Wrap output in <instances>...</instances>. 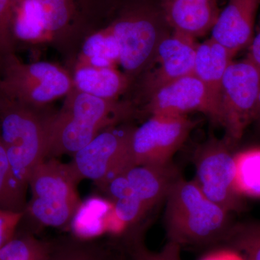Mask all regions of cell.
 Segmentation results:
<instances>
[{"label": "cell", "mask_w": 260, "mask_h": 260, "mask_svg": "<svg viewBox=\"0 0 260 260\" xmlns=\"http://www.w3.org/2000/svg\"><path fill=\"white\" fill-rule=\"evenodd\" d=\"M3 95V91H2L1 88V74H0V98Z\"/></svg>", "instance_id": "33"}, {"label": "cell", "mask_w": 260, "mask_h": 260, "mask_svg": "<svg viewBox=\"0 0 260 260\" xmlns=\"http://www.w3.org/2000/svg\"><path fill=\"white\" fill-rule=\"evenodd\" d=\"M162 10L173 31L193 39L211 30L220 12L215 0H162Z\"/></svg>", "instance_id": "14"}, {"label": "cell", "mask_w": 260, "mask_h": 260, "mask_svg": "<svg viewBox=\"0 0 260 260\" xmlns=\"http://www.w3.org/2000/svg\"><path fill=\"white\" fill-rule=\"evenodd\" d=\"M228 140L213 139L197 150L194 181L205 196L229 213L243 208L234 185L235 162Z\"/></svg>", "instance_id": "8"}, {"label": "cell", "mask_w": 260, "mask_h": 260, "mask_svg": "<svg viewBox=\"0 0 260 260\" xmlns=\"http://www.w3.org/2000/svg\"><path fill=\"white\" fill-rule=\"evenodd\" d=\"M254 120H256L260 124V91L258 95L257 102H256V107L255 111V116H254Z\"/></svg>", "instance_id": "32"}, {"label": "cell", "mask_w": 260, "mask_h": 260, "mask_svg": "<svg viewBox=\"0 0 260 260\" xmlns=\"http://www.w3.org/2000/svg\"><path fill=\"white\" fill-rule=\"evenodd\" d=\"M134 129L110 126L77 152L70 164L80 180L90 179L102 187L113 178L134 167L132 159Z\"/></svg>", "instance_id": "7"}, {"label": "cell", "mask_w": 260, "mask_h": 260, "mask_svg": "<svg viewBox=\"0 0 260 260\" xmlns=\"http://www.w3.org/2000/svg\"><path fill=\"white\" fill-rule=\"evenodd\" d=\"M80 181L70 164L54 158L43 160L29 179V213L46 226L68 225L82 203L77 191Z\"/></svg>", "instance_id": "3"}, {"label": "cell", "mask_w": 260, "mask_h": 260, "mask_svg": "<svg viewBox=\"0 0 260 260\" xmlns=\"http://www.w3.org/2000/svg\"><path fill=\"white\" fill-rule=\"evenodd\" d=\"M223 242L246 260H260V221L231 225Z\"/></svg>", "instance_id": "22"}, {"label": "cell", "mask_w": 260, "mask_h": 260, "mask_svg": "<svg viewBox=\"0 0 260 260\" xmlns=\"http://www.w3.org/2000/svg\"><path fill=\"white\" fill-rule=\"evenodd\" d=\"M61 109L75 119L101 130L117 125L132 111L128 103L94 96L80 91L74 85L65 96Z\"/></svg>", "instance_id": "13"}, {"label": "cell", "mask_w": 260, "mask_h": 260, "mask_svg": "<svg viewBox=\"0 0 260 260\" xmlns=\"http://www.w3.org/2000/svg\"><path fill=\"white\" fill-rule=\"evenodd\" d=\"M148 109L152 115L186 116L189 112H200L213 121L215 119L209 93L193 73L155 90L150 95Z\"/></svg>", "instance_id": "10"}, {"label": "cell", "mask_w": 260, "mask_h": 260, "mask_svg": "<svg viewBox=\"0 0 260 260\" xmlns=\"http://www.w3.org/2000/svg\"><path fill=\"white\" fill-rule=\"evenodd\" d=\"M260 91V70L249 59L232 61L224 75L219 101V124L232 144L254 120Z\"/></svg>", "instance_id": "6"}, {"label": "cell", "mask_w": 260, "mask_h": 260, "mask_svg": "<svg viewBox=\"0 0 260 260\" xmlns=\"http://www.w3.org/2000/svg\"><path fill=\"white\" fill-rule=\"evenodd\" d=\"M47 260H105L97 251L84 246L64 248L55 252L51 251Z\"/></svg>", "instance_id": "29"}, {"label": "cell", "mask_w": 260, "mask_h": 260, "mask_svg": "<svg viewBox=\"0 0 260 260\" xmlns=\"http://www.w3.org/2000/svg\"><path fill=\"white\" fill-rule=\"evenodd\" d=\"M45 20L49 42L62 43L65 30L71 19L70 0H36Z\"/></svg>", "instance_id": "24"}, {"label": "cell", "mask_w": 260, "mask_h": 260, "mask_svg": "<svg viewBox=\"0 0 260 260\" xmlns=\"http://www.w3.org/2000/svg\"><path fill=\"white\" fill-rule=\"evenodd\" d=\"M113 208L112 203L99 198H90L82 203L71 221L73 231L85 238L102 234L109 229Z\"/></svg>", "instance_id": "20"}, {"label": "cell", "mask_w": 260, "mask_h": 260, "mask_svg": "<svg viewBox=\"0 0 260 260\" xmlns=\"http://www.w3.org/2000/svg\"><path fill=\"white\" fill-rule=\"evenodd\" d=\"M51 251L48 244L34 238L13 237L0 249V260H44Z\"/></svg>", "instance_id": "25"}, {"label": "cell", "mask_w": 260, "mask_h": 260, "mask_svg": "<svg viewBox=\"0 0 260 260\" xmlns=\"http://www.w3.org/2000/svg\"><path fill=\"white\" fill-rule=\"evenodd\" d=\"M234 55L212 39L198 44L193 74L202 82L209 93L215 122L219 123V101L224 75Z\"/></svg>", "instance_id": "15"}, {"label": "cell", "mask_w": 260, "mask_h": 260, "mask_svg": "<svg viewBox=\"0 0 260 260\" xmlns=\"http://www.w3.org/2000/svg\"><path fill=\"white\" fill-rule=\"evenodd\" d=\"M12 30L15 42L29 44L49 42L44 15L36 0H17Z\"/></svg>", "instance_id": "18"}, {"label": "cell", "mask_w": 260, "mask_h": 260, "mask_svg": "<svg viewBox=\"0 0 260 260\" xmlns=\"http://www.w3.org/2000/svg\"><path fill=\"white\" fill-rule=\"evenodd\" d=\"M17 0H0V61L14 54L15 41L12 30Z\"/></svg>", "instance_id": "27"}, {"label": "cell", "mask_w": 260, "mask_h": 260, "mask_svg": "<svg viewBox=\"0 0 260 260\" xmlns=\"http://www.w3.org/2000/svg\"><path fill=\"white\" fill-rule=\"evenodd\" d=\"M186 116L153 114L132 137V159L134 166H162L185 141L193 127Z\"/></svg>", "instance_id": "9"}, {"label": "cell", "mask_w": 260, "mask_h": 260, "mask_svg": "<svg viewBox=\"0 0 260 260\" xmlns=\"http://www.w3.org/2000/svg\"><path fill=\"white\" fill-rule=\"evenodd\" d=\"M202 260H246L244 256L234 249L217 251L205 256Z\"/></svg>", "instance_id": "30"}, {"label": "cell", "mask_w": 260, "mask_h": 260, "mask_svg": "<svg viewBox=\"0 0 260 260\" xmlns=\"http://www.w3.org/2000/svg\"><path fill=\"white\" fill-rule=\"evenodd\" d=\"M23 214V211L0 208V249L14 237Z\"/></svg>", "instance_id": "28"}, {"label": "cell", "mask_w": 260, "mask_h": 260, "mask_svg": "<svg viewBox=\"0 0 260 260\" xmlns=\"http://www.w3.org/2000/svg\"><path fill=\"white\" fill-rule=\"evenodd\" d=\"M132 194L147 212L166 198L171 186L179 178L172 164L134 166L124 172Z\"/></svg>", "instance_id": "16"}, {"label": "cell", "mask_w": 260, "mask_h": 260, "mask_svg": "<svg viewBox=\"0 0 260 260\" xmlns=\"http://www.w3.org/2000/svg\"><path fill=\"white\" fill-rule=\"evenodd\" d=\"M47 108L0 98V138L17 180L24 189L35 168L47 157L51 116Z\"/></svg>", "instance_id": "2"}, {"label": "cell", "mask_w": 260, "mask_h": 260, "mask_svg": "<svg viewBox=\"0 0 260 260\" xmlns=\"http://www.w3.org/2000/svg\"><path fill=\"white\" fill-rule=\"evenodd\" d=\"M109 28L119 44L121 65L132 78L153 63L157 49L171 28L162 10L130 13L116 20Z\"/></svg>", "instance_id": "5"}, {"label": "cell", "mask_w": 260, "mask_h": 260, "mask_svg": "<svg viewBox=\"0 0 260 260\" xmlns=\"http://www.w3.org/2000/svg\"><path fill=\"white\" fill-rule=\"evenodd\" d=\"M198 45L193 38L177 32L164 38L153 59L158 67L146 80L147 93L150 95L166 84L192 74Z\"/></svg>", "instance_id": "11"}, {"label": "cell", "mask_w": 260, "mask_h": 260, "mask_svg": "<svg viewBox=\"0 0 260 260\" xmlns=\"http://www.w3.org/2000/svg\"><path fill=\"white\" fill-rule=\"evenodd\" d=\"M1 88L5 96L29 107L44 109L65 97L73 87L72 75L53 63H24L14 54L0 61Z\"/></svg>", "instance_id": "4"}, {"label": "cell", "mask_w": 260, "mask_h": 260, "mask_svg": "<svg viewBox=\"0 0 260 260\" xmlns=\"http://www.w3.org/2000/svg\"><path fill=\"white\" fill-rule=\"evenodd\" d=\"M120 49L109 27L93 32L84 40L78 63L98 68H115Z\"/></svg>", "instance_id": "19"}, {"label": "cell", "mask_w": 260, "mask_h": 260, "mask_svg": "<svg viewBox=\"0 0 260 260\" xmlns=\"http://www.w3.org/2000/svg\"><path fill=\"white\" fill-rule=\"evenodd\" d=\"M248 59L260 70V30L251 41Z\"/></svg>", "instance_id": "31"}, {"label": "cell", "mask_w": 260, "mask_h": 260, "mask_svg": "<svg viewBox=\"0 0 260 260\" xmlns=\"http://www.w3.org/2000/svg\"><path fill=\"white\" fill-rule=\"evenodd\" d=\"M139 237L136 236L130 242L129 250L133 260H182L179 244L168 241L160 251H153L148 249Z\"/></svg>", "instance_id": "26"}, {"label": "cell", "mask_w": 260, "mask_h": 260, "mask_svg": "<svg viewBox=\"0 0 260 260\" xmlns=\"http://www.w3.org/2000/svg\"><path fill=\"white\" fill-rule=\"evenodd\" d=\"M25 191L15 177L0 138V208L22 211Z\"/></svg>", "instance_id": "23"}, {"label": "cell", "mask_w": 260, "mask_h": 260, "mask_svg": "<svg viewBox=\"0 0 260 260\" xmlns=\"http://www.w3.org/2000/svg\"><path fill=\"white\" fill-rule=\"evenodd\" d=\"M166 198L168 241L181 246L223 242L231 226L229 213L208 199L194 180L179 177Z\"/></svg>", "instance_id": "1"}, {"label": "cell", "mask_w": 260, "mask_h": 260, "mask_svg": "<svg viewBox=\"0 0 260 260\" xmlns=\"http://www.w3.org/2000/svg\"><path fill=\"white\" fill-rule=\"evenodd\" d=\"M260 0H229L211 29V37L233 55L251 44Z\"/></svg>", "instance_id": "12"}, {"label": "cell", "mask_w": 260, "mask_h": 260, "mask_svg": "<svg viewBox=\"0 0 260 260\" xmlns=\"http://www.w3.org/2000/svg\"><path fill=\"white\" fill-rule=\"evenodd\" d=\"M73 85L83 93L108 100H118L129 85L131 78L115 68H98L77 63Z\"/></svg>", "instance_id": "17"}, {"label": "cell", "mask_w": 260, "mask_h": 260, "mask_svg": "<svg viewBox=\"0 0 260 260\" xmlns=\"http://www.w3.org/2000/svg\"><path fill=\"white\" fill-rule=\"evenodd\" d=\"M234 185L242 197L260 198V148L249 149L234 155Z\"/></svg>", "instance_id": "21"}]
</instances>
